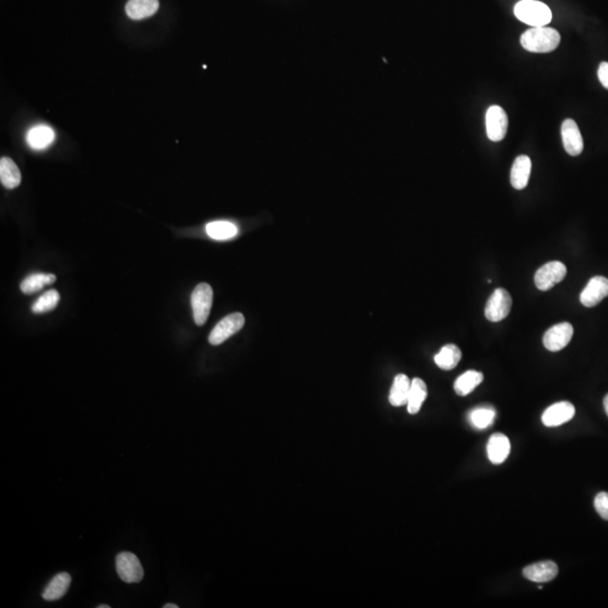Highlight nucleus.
Here are the masks:
<instances>
[{
  "instance_id": "a211bd4d",
  "label": "nucleus",
  "mask_w": 608,
  "mask_h": 608,
  "mask_svg": "<svg viewBox=\"0 0 608 608\" xmlns=\"http://www.w3.org/2000/svg\"><path fill=\"white\" fill-rule=\"evenodd\" d=\"M70 584V574H67V572L57 574L56 577L53 578L52 580L50 581L48 586L45 587V589L42 593V596H43L45 600H49V602L58 600V599L65 596Z\"/></svg>"
},
{
  "instance_id": "2eb2a0df",
  "label": "nucleus",
  "mask_w": 608,
  "mask_h": 608,
  "mask_svg": "<svg viewBox=\"0 0 608 608\" xmlns=\"http://www.w3.org/2000/svg\"><path fill=\"white\" fill-rule=\"evenodd\" d=\"M531 172V158L527 156H519L514 161L510 172V183L516 190H524L529 184Z\"/></svg>"
},
{
  "instance_id": "c85d7f7f",
  "label": "nucleus",
  "mask_w": 608,
  "mask_h": 608,
  "mask_svg": "<svg viewBox=\"0 0 608 608\" xmlns=\"http://www.w3.org/2000/svg\"><path fill=\"white\" fill-rule=\"evenodd\" d=\"M599 81L608 90V62H602L598 68Z\"/></svg>"
},
{
  "instance_id": "c756f323",
  "label": "nucleus",
  "mask_w": 608,
  "mask_h": 608,
  "mask_svg": "<svg viewBox=\"0 0 608 608\" xmlns=\"http://www.w3.org/2000/svg\"><path fill=\"white\" fill-rule=\"evenodd\" d=\"M604 408H605L606 414L608 416V394H606L605 399H604Z\"/></svg>"
},
{
  "instance_id": "cd10ccee",
  "label": "nucleus",
  "mask_w": 608,
  "mask_h": 608,
  "mask_svg": "<svg viewBox=\"0 0 608 608\" xmlns=\"http://www.w3.org/2000/svg\"><path fill=\"white\" fill-rule=\"evenodd\" d=\"M595 509L602 519L608 520V492H599L594 501Z\"/></svg>"
},
{
  "instance_id": "0eeeda50",
  "label": "nucleus",
  "mask_w": 608,
  "mask_h": 608,
  "mask_svg": "<svg viewBox=\"0 0 608 608\" xmlns=\"http://www.w3.org/2000/svg\"><path fill=\"white\" fill-rule=\"evenodd\" d=\"M567 275V267L561 261H550L538 268L535 273V285L540 291H549L561 282Z\"/></svg>"
},
{
  "instance_id": "7c9ffc66",
  "label": "nucleus",
  "mask_w": 608,
  "mask_h": 608,
  "mask_svg": "<svg viewBox=\"0 0 608 608\" xmlns=\"http://www.w3.org/2000/svg\"><path fill=\"white\" fill-rule=\"evenodd\" d=\"M163 608H179V605L169 602V604H166V605L163 606Z\"/></svg>"
},
{
  "instance_id": "aec40b11",
  "label": "nucleus",
  "mask_w": 608,
  "mask_h": 608,
  "mask_svg": "<svg viewBox=\"0 0 608 608\" xmlns=\"http://www.w3.org/2000/svg\"><path fill=\"white\" fill-rule=\"evenodd\" d=\"M461 357V349L456 345L449 344L439 350V353L435 356V363L439 369L449 371L458 366Z\"/></svg>"
},
{
  "instance_id": "f8f14e48",
  "label": "nucleus",
  "mask_w": 608,
  "mask_h": 608,
  "mask_svg": "<svg viewBox=\"0 0 608 608\" xmlns=\"http://www.w3.org/2000/svg\"><path fill=\"white\" fill-rule=\"evenodd\" d=\"M563 147L570 156H579L584 150V140L580 130L574 120H565L561 126Z\"/></svg>"
},
{
  "instance_id": "b1692460",
  "label": "nucleus",
  "mask_w": 608,
  "mask_h": 608,
  "mask_svg": "<svg viewBox=\"0 0 608 608\" xmlns=\"http://www.w3.org/2000/svg\"><path fill=\"white\" fill-rule=\"evenodd\" d=\"M469 419L473 427L485 429L490 427L496 419V410L490 405H480L469 414Z\"/></svg>"
},
{
  "instance_id": "f257e3e1",
  "label": "nucleus",
  "mask_w": 608,
  "mask_h": 608,
  "mask_svg": "<svg viewBox=\"0 0 608 608\" xmlns=\"http://www.w3.org/2000/svg\"><path fill=\"white\" fill-rule=\"evenodd\" d=\"M560 41L559 32L545 26L531 28L520 37L523 48L534 53L552 52L559 46Z\"/></svg>"
},
{
  "instance_id": "4be33fe9",
  "label": "nucleus",
  "mask_w": 608,
  "mask_h": 608,
  "mask_svg": "<svg viewBox=\"0 0 608 608\" xmlns=\"http://www.w3.org/2000/svg\"><path fill=\"white\" fill-rule=\"evenodd\" d=\"M56 275L53 274L35 273L26 277L21 284V290L24 294L30 295L39 292L46 285L56 282Z\"/></svg>"
},
{
  "instance_id": "bb28decb",
  "label": "nucleus",
  "mask_w": 608,
  "mask_h": 608,
  "mask_svg": "<svg viewBox=\"0 0 608 608\" xmlns=\"http://www.w3.org/2000/svg\"><path fill=\"white\" fill-rule=\"evenodd\" d=\"M59 301H60V294L58 291L50 290L37 298L35 303L32 305V311L37 314H45V312L56 309Z\"/></svg>"
},
{
  "instance_id": "1a4fd4ad",
  "label": "nucleus",
  "mask_w": 608,
  "mask_h": 608,
  "mask_svg": "<svg viewBox=\"0 0 608 608\" xmlns=\"http://www.w3.org/2000/svg\"><path fill=\"white\" fill-rule=\"evenodd\" d=\"M574 336V327L569 323H558L551 327L543 337L544 347L550 352H559L568 346Z\"/></svg>"
},
{
  "instance_id": "7ed1b4c3",
  "label": "nucleus",
  "mask_w": 608,
  "mask_h": 608,
  "mask_svg": "<svg viewBox=\"0 0 608 608\" xmlns=\"http://www.w3.org/2000/svg\"><path fill=\"white\" fill-rule=\"evenodd\" d=\"M192 309L197 326H203L209 318L213 303V290L207 283H201L192 293Z\"/></svg>"
},
{
  "instance_id": "a878e982",
  "label": "nucleus",
  "mask_w": 608,
  "mask_h": 608,
  "mask_svg": "<svg viewBox=\"0 0 608 608\" xmlns=\"http://www.w3.org/2000/svg\"><path fill=\"white\" fill-rule=\"evenodd\" d=\"M206 232L212 239L227 240L234 238L238 234V227L227 221L210 222L206 225Z\"/></svg>"
},
{
  "instance_id": "ddd939ff",
  "label": "nucleus",
  "mask_w": 608,
  "mask_h": 608,
  "mask_svg": "<svg viewBox=\"0 0 608 608\" xmlns=\"http://www.w3.org/2000/svg\"><path fill=\"white\" fill-rule=\"evenodd\" d=\"M559 574V568L553 561H542L529 565L523 570V574L526 579L534 581V582H549L553 580Z\"/></svg>"
},
{
  "instance_id": "6e6552de",
  "label": "nucleus",
  "mask_w": 608,
  "mask_h": 608,
  "mask_svg": "<svg viewBox=\"0 0 608 608\" xmlns=\"http://www.w3.org/2000/svg\"><path fill=\"white\" fill-rule=\"evenodd\" d=\"M485 128L487 135L494 142L504 140L508 130V116L504 108L497 105L489 108L485 114Z\"/></svg>"
},
{
  "instance_id": "dca6fc26",
  "label": "nucleus",
  "mask_w": 608,
  "mask_h": 608,
  "mask_svg": "<svg viewBox=\"0 0 608 608\" xmlns=\"http://www.w3.org/2000/svg\"><path fill=\"white\" fill-rule=\"evenodd\" d=\"M159 10L158 0H129L125 6V12L130 19L134 21L147 19L154 15Z\"/></svg>"
},
{
  "instance_id": "6ab92c4d",
  "label": "nucleus",
  "mask_w": 608,
  "mask_h": 608,
  "mask_svg": "<svg viewBox=\"0 0 608 608\" xmlns=\"http://www.w3.org/2000/svg\"><path fill=\"white\" fill-rule=\"evenodd\" d=\"M0 181L8 190L16 188L21 184L22 175L17 165L10 158L3 157L0 160Z\"/></svg>"
},
{
  "instance_id": "20e7f679",
  "label": "nucleus",
  "mask_w": 608,
  "mask_h": 608,
  "mask_svg": "<svg viewBox=\"0 0 608 608\" xmlns=\"http://www.w3.org/2000/svg\"><path fill=\"white\" fill-rule=\"evenodd\" d=\"M116 571L126 584H138L145 574L138 556L131 552H122L116 556Z\"/></svg>"
},
{
  "instance_id": "4468645a",
  "label": "nucleus",
  "mask_w": 608,
  "mask_h": 608,
  "mask_svg": "<svg viewBox=\"0 0 608 608\" xmlns=\"http://www.w3.org/2000/svg\"><path fill=\"white\" fill-rule=\"evenodd\" d=\"M487 453L492 463H504L510 453V442L508 437L501 433L494 434L489 438Z\"/></svg>"
},
{
  "instance_id": "f3484780",
  "label": "nucleus",
  "mask_w": 608,
  "mask_h": 608,
  "mask_svg": "<svg viewBox=\"0 0 608 608\" xmlns=\"http://www.w3.org/2000/svg\"><path fill=\"white\" fill-rule=\"evenodd\" d=\"M412 389V381L405 374H398L394 378V384L391 387L389 401L394 407H401L407 405Z\"/></svg>"
},
{
  "instance_id": "412c9836",
  "label": "nucleus",
  "mask_w": 608,
  "mask_h": 608,
  "mask_svg": "<svg viewBox=\"0 0 608 608\" xmlns=\"http://www.w3.org/2000/svg\"><path fill=\"white\" fill-rule=\"evenodd\" d=\"M428 391L427 385L421 378H414L412 381V389H410V394H409L408 407L409 414L416 415L420 410L421 405L424 403L425 400L427 398Z\"/></svg>"
},
{
  "instance_id": "9d476101",
  "label": "nucleus",
  "mask_w": 608,
  "mask_h": 608,
  "mask_svg": "<svg viewBox=\"0 0 608 608\" xmlns=\"http://www.w3.org/2000/svg\"><path fill=\"white\" fill-rule=\"evenodd\" d=\"M576 414V409L571 403L563 401V403H554L543 412L542 423L547 427H556L571 420Z\"/></svg>"
},
{
  "instance_id": "393cba45",
  "label": "nucleus",
  "mask_w": 608,
  "mask_h": 608,
  "mask_svg": "<svg viewBox=\"0 0 608 608\" xmlns=\"http://www.w3.org/2000/svg\"><path fill=\"white\" fill-rule=\"evenodd\" d=\"M483 374L480 372L467 371L455 381L454 390L458 396H464L470 394L481 382Z\"/></svg>"
},
{
  "instance_id": "f03ea898",
  "label": "nucleus",
  "mask_w": 608,
  "mask_h": 608,
  "mask_svg": "<svg viewBox=\"0 0 608 608\" xmlns=\"http://www.w3.org/2000/svg\"><path fill=\"white\" fill-rule=\"evenodd\" d=\"M515 15L520 22L533 28L545 26L552 21V12L545 3L536 0H522L515 6Z\"/></svg>"
},
{
  "instance_id": "423d86ee",
  "label": "nucleus",
  "mask_w": 608,
  "mask_h": 608,
  "mask_svg": "<svg viewBox=\"0 0 608 608\" xmlns=\"http://www.w3.org/2000/svg\"><path fill=\"white\" fill-rule=\"evenodd\" d=\"M243 325H245V316L240 312H234V314L225 316L210 334V344L214 345V346L221 345L222 343L227 341V338H230L231 336L240 332L243 329Z\"/></svg>"
},
{
  "instance_id": "39448f33",
  "label": "nucleus",
  "mask_w": 608,
  "mask_h": 608,
  "mask_svg": "<svg viewBox=\"0 0 608 608\" xmlns=\"http://www.w3.org/2000/svg\"><path fill=\"white\" fill-rule=\"evenodd\" d=\"M513 300L505 289H497L485 304V318L492 323H499L507 318L511 310Z\"/></svg>"
},
{
  "instance_id": "5701e85b",
  "label": "nucleus",
  "mask_w": 608,
  "mask_h": 608,
  "mask_svg": "<svg viewBox=\"0 0 608 608\" xmlns=\"http://www.w3.org/2000/svg\"><path fill=\"white\" fill-rule=\"evenodd\" d=\"M53 140H54V132L51 128L46 125L34 126L28 134V145L37 150L49 147Z\"/></svg>"
},
{
  "instance_id": "2f4dec72",
  "label": "nucleus",
  "mask_w": 608,
  "mask_h": 608,
  "mask_svg": "<svg viewBox=\"0 0 608 608\" xmlns=\"http://www.w3.org/2000/svg\"><path fill=\"white\" fill-rule=\"evenodd\" d=\"M110 607H111V606L105 605V604H103V605L97 606V608H110Z\"/></svg>"
},
{
  "instance_id": "9b49d317",
  "label": "nucleus",
  "mask_w": 608,
  "mask_h": 608,
  "mask_svg": "<svg viewBox=\"0 0 608 608\" xmlns=\"http://www.w3.org/2000/svg\"><path fill=\"white\" fill-rule=\"evenodd\" d=\"M608 296V280L604 276H595L587 284L580 294V302L585 307H596Z\"/></svg>"
}]
</instances>
